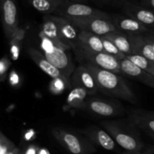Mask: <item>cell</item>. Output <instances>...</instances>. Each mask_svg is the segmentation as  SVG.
I'll use <instances>...</instances> for the list:
<instances>
[{"mask_svg":"<svg viewBox=\"0 0 154 154\" xmlns=\"http://www.w3.org/2000/svg\"><path fill=\"white\" fill-rule=\"evenodd\" d=\"M105 5H119L121 7L123 0H103Z\"/></svg>","mask_w":154,"mask_h":154,"instance_id":"29","label":"cell"},{"mask_svg":"<svg viewBox=\"0 0 154 154\" xmlns=\"http://www.w3.org/2000/svg\"><path fill=\"white\" fill-rule=\"evenodd\" d=\"M150 135V136L151 137V138L154 140V134H150V135Z\"/></svg>","mask_w":154,"mask_h":154,"instance_id":"34","label":"cell"},{"mask_svg":"<svg viewBox=\"0 0 154 154\" xmlns=\"http://www.w3.org/2000/svg\"><path fill=\"white\" fill-rule=\"evenodd\" d=\"M45 36L48 38L51 43L57 48H60L62 50L68 51L69 49H72L69 46H68L63 41L57 25L54 21L51 19L50 15H44L43 23L42 25V31Z\"/></svg>","mask_w":154,"mask_h":154,"instance_id":"18","label":"cell"},{"mask_svg":"<svg viewBox=\"0 0 154 154\" xmlns=\"http://www.w3.org/2000/svg\"><path fill=\"white\" fill-rule=\"evenodd\" d=\"M54 15L68 19H81L92 17H111V15L99 9L81 3H75L66 0L64 4L58 9Z\"/></svg>","mask_w":154,"mask_h":154,"instance_id":"6","label":"cell"},{"mask_svg":"<svg viewBox=\"0 0 154 154\" xmlns=\"http://www.w3.org/2000/svg\"><path fill=\"white\" fill-rule=\"evenodd\" d=\"M129 120L137 128L145 132L147 135L154 134V119L144 114L143 110L132 111Z\"/></svg>","mask_w":154,"mask_h":154,"instance_id":"20","label":"cell"},{"mask_svg":"<svg viewBox=\"0 0 154 154\" xmlns=\"http://www.w3.org/2000/svg\"><path fill=\"white\" fill-rule=\"evenodd\" d=\"M147 35H148L149 40H150V43H151V45H153V49H154V36L152 34H150V32H147Z\"/></svg>","mask_w":154,"mask_h":154,"instance_id":"30","label":"cell"},{"mask_svg":"<svg viewBox=\"0 0 154 154\" xmlns=\"http://www.w3.org/2000/svg\"><path fill=\"white\" fill-rule=\"evenodd\" d=\"M76 48L91 52L105 53L102 37L84 30L80 31Z\"/></svg>","mask_w":154,"mask_h":154,"instance_id":"19","label":"cell"},{"mask_svg":"<svg viewBox=\"0 0 154 154\" xmlns=\"http://www.w3.org/2000/svg\"><path fill=\"white\" fill-rule=\"evenodd\" d=\"M51 134L60 144L73 154H86L93 149L88 140L73 131L55 127L51 131Z\"/></svg>","mask_w":154,"mask_h":154,"instance_id":"5","label":"cell"},{"mask_svg":"<svg viewBox=\"0 0 154 154\" xmlns=\"http://www.w3.org/2000/svg\"><path fill=\"white\" fill-rule=\"evenodd\" d=\"M65 87L66 88H71L69 84L66 83V81L63 79H53L52 84H51V89L54 90V92H61L64 90Z\"/></svg>","mask_w":154,"mask_h":154,"instance_id":"26","label":"cell"},{"mask_svg":"<svg viewBox=\"0 0 154 154\" xmlns=\"http://www.w3.org/2000/svg\"><path fill=\"white\" fill-rule=\"evenodd\" d=\"M82 65L85 66L94 75L99 91L116 99L132 104L138 103V99L134 92L120 75L87 63Z\"/></svg>","mask_w":154,"mask_h":154,"instance_id":"1","label":"cell"},{"mask_svg":"<svg viewBox=\"0 0 154 154\" xmlns=\"http://www.w3.org/2000/svg\"><path fill=\"white\" fill-rule=\"evenodd\" d=\"M87 92L81 87H72L66 99V103L69 106L77 109H86Z\"/></svg>","mask_w":154,"mask_h":154,"instance_id":"23","label":"cell"},{"mask_svg":"<svg viewBox=\"0 0 154 154\" xmlns=\"http://www.w3.org/2000/svg\"><path fill=\"white\" fill-rule=\"evenodd\" d=\"M149 32H150V34L153 35L154 36V29H150V31H149Z\"/></svg>","mask_w":154,"mask_h":154,"instance_id":"33","label":"cell"},{"mask_svg":"<svg viewBox=\"0 0 154 154\" xmlns=\"http://www.w3.org/2000/svg\"><path fill=\"white\" fill-rule=\"evenodd\" d=\"M111 18L117 30L126 34L147 33L151 29L126 15L116 14L111 15Z\"/></svg>","mask_w":154,"mask_h":154,"instance_id":"14","label":"cell"},{"mask_svg":"<svg viewBox=\"0 0 154 154\" xmlns=\"http://www.w3.org/2000/svg\"><path fill=\"white\" fill-rule=\"evenodd\" d=\"M75 55L79 60L84 62L83 64L93 65L102 69L110 71L117 75H122L120 60L107 53H98L87 51L81 48L73 49Z\"/></svg>","mask_w":154,"mask_h":154,"instance_id":"4","label":"cell"},{"mask_svg":"<svg viewBox=\"0 0 154 154\" xmlns=\"http://www.w3.org/2000/svg\"><path fill=\"white\" fill-rule=\"evenodd\" d=\"M69 1L75 3H81V4H86L87 3H90V2H93L96 3L98 5H105L103 0H69Z\"/></svg>","mask_w":154,"mask_h":154,"instance_id":"28","label":"cell"},{"mask_svg":"<svg viewBox=\"0 0 154 154\" xmlns=\"http://www.w3.org/2000/svg\"><path fill=\"white\" fill-rule=\"evenodd\" d=\"M102 42H103L104 49H105V53L110 54V55L113 56V57H116L119 60H123L125 58H126V56L124 54L121 52L114 44L111 42H110L108 39H105L102 38Z\"/></svg>","mask_w":154,"mask_h":154,"instance_id":"25","label":"cell"},{"mask_svg":"<svg viewBox=\"0 0 154 154\" xmlns=\"http://www.w3.org/2000/svg\"><path fill=\"white\" fill-rule=\"evenodd\" d=\"M29 56L32 60V61L40 68L41 70L43 71L45 74L51 77L52 79H63L66 81L69 87L72 88V84L70 81H68L60 70L56 66H54L48 59L45 57L43 52L33 48H29L27 50Z\"/></svg>","mask_w":154,"mask_h":154,"instance_id":"13","label":"cell"},{"mask_svg":"<svg viewBox=\"0 0 154 154\" xmlns=\"http://www.w3.org/2000/svg\"><path fill=\"white\" fill-rule=\"evenodd\" d=\"M127 35L132 46V54L142 56L154 62V49L147 33L127 34Z\"/></svg>","mask_w":154,"mask_h":154,"instance_id":"16","label":"cell"},{"mask_svg":"<svg viewBox=\"0 0 154 154\" xmlns=\"http://www.w3.org/2000/svg\"><path fill=\"white\" fill-rule=\"evenodd\" d=\"M69 20H71L80 30L89 32L100 37L110 32L118 31L113 23L111 17H92L81 19Z\"/></svg>","mask_w":154,"mask_h":154,"instance_id":"7","label":"cell"},{"mask_svg":"<svg viewBox=\"0 0 154 154\" xmlns=\"http://www.w3.org/2000/svg\"><path fill=\"white\" fill-rule=\"evenodd\" d=\"M72 87H81L87 92L89 96L96 94L99 91L97 82L94 75L84 65L75 68L71 77Z\"/></svg>","mask_w":154,"mask_h":154,"instance_id":"10","label":"cell"},{"mask_svg":"<svg viewBox=\"0 0 154 154\" xmlns=\"http://www.w3.org/2000/svg\"><path fill=\"white\" fill-rule=\"evenodd\" d=\"M143 111H144V114H147V116H149V117H152V118L154 119V111H144V110H143Z\"/></svg>","mask_w":154,"mask_h":154,"instance_id":"31","label":"cell"},{"mask_svg":"<svg viewBox=\"0 0 154 154\" xmlns=\"http://www.w3.org/2000/svg\"><path fill=\"white\" fill-rule=\"evenodd\" d=\"M117 144L129 151H136L142 147L136 126L131 120H105L100 123Z\"/></svg>","mask_w":154,"mask_h":154,"instance_id":"2","label":"cell"},{"mask_svg":"<svg viewBox=\"0 0 154 154\" xmlns=\"http://www.w3.org/2000/svg\"><path fill=\"white\" fill-rule=\"evenodd\" d=\"M81 134L85 135L92 142L98 144L107 150H113L115 147V141L112 137L104 129L96 126H90L81 129Z\"/></svg>","mask_w":154,"mask_h":154,"instance_id":"17","label":"cell"},{"mask_svg":"<svg viewBox=\"0 0 154 154\" xmlns=\"http://www.w3.org/2000/svg\"><path fill=\"white\" fill-rule=\"evenodd\" d=\"M137 2H138V3L141 5L151 9L154 11V0H139Z\"/></svg>","mask_w":154,"mask_h":154,"instance_id":"27","label":"cell"},{"mask_svg":"<svg viewBox=\"0 0 154 154\" xmlns=\"http://www.w3.org/2000/svg\"><path fill=\"white\" fill-rule=\"evenodd\" d=\"M2 21L6 38H12L19 29L18 6L16 0H0Z\"/></svg>","mask_w":154,"mask_h":154,"instance_id":"8","label":"cell"},{"mask_svg":"<svg viewBox=\"0 0 154 154\" xmlns=\"http://www.w3.org/2000/svg\"><path fill=\"white\" fill-rule=\"evenodd\" d=\"M40 37L42 39V49L45 57L71 82V77L75 67L69 53L54 46L42 32H41Z\"/></svg>","mask_w":154,"mask_h":154,"instance_id":"3","label":"cell"},{"mask_svg":"<svg viewBox=\"0 0 154 154\" xmlns=\"http://www.w3.org/2000/svg\"><path fill=\"white\" fill-rule=\"evenodd\" d=\"M120 68L122 75L154 89V75L140 69L130 60L126 58L120 60Z\"/></svg>","mask_w":154,"mask_h":154,"instance_id":"15","label":"cell"},{"mask_svg":"<svg viewBox=\"0 0 154 154\" xmlns=\"http://www.w3.org/2000/svg\"><path fill=\"white\" fill-rule=\"evenodd\" d=\"M123 14L150 29H154V11L137 1H127L121 6Z\"/></svg>","mask_w":154,"mask_h":154,"instance_id":"9","label":"cell"},{"mask_svg":"<svg viewBox=\"0 0 154 154\" xmlns=\"http://www.w3.org/2000/svg\"><path fill=\"white\" fill-rule=\"evenodd\" d=\"M102 38L108 39L110 42H112L126 57L132 54V46H131L130 42H129V39L126 33L117 31L108 33V34L102 36Z\"/></svg>","mask_w":154,"mask_h":154,"instance_id":"22","label":"cell"},{"mask_svg":"<svg viewBox=\"0 0 154 154\" xmlns=\"http://www.w3.org/2000/svg\"><path fill=\"white\" fill-rule=\"evenodd\" d=\"M49 15L57 25L65 43L72 50L75 49L78 46V35L81 30L71 20L68 18L57 15Z\"/></svg>","mask_w":154,"mask_h":154,"instance_id":"11","label":"cell"},{"mask_svg":"<svg viewBox=\"0 0 154 154\" xmlns=\"http://www.w3.org/2000/svg\"><path fill=\"white\" fill-rule=\"evenodd\" d=\"M66 0H28L32 7L44 15H54Z\"/></svg>","mask_w":154,"mask_h":154,"instance_id":"21","label":"cell"},{"mask_svg":"<svg viewBox=\"0 0 154 154\" xmlns=\"http://www.w3.org/2000/svg\"><path fill=\"white\" fill-rule=\"evenodd\" d=\"M127 1H139V0H123V2H122V5H123V3L126 2H127Z\"/></svg>","mask_w":154,"mask_h":154,"instance_id":"32","label":"cell"},{"mask_svg":"<svg viewBox=\"0 0 154 154\" xmlns=\"http://www.w3.org/2000/svg\"><path fill=\"white\" fill-rule=\"evenodd\" d=\"M126 59L136 65L140 69L154 75V62L148 60L146 57L136 54H132L126 57Z\"/></svg>","mask_w":154,"mask_h":154,"instance_id":"24","label":"cell"},{"mask_svg":"<svg viewBox=\"0 0 154 154\" xmlns=\"http://www.w3.org/2000/svg\"><path fill=\"white\" fill-rule=\"evenodd\" d=\"M85 110L96 115L108 117L121 115L124 111L120 104L115 103L112 101L98 99L87 100Z\"/></svg>","mask_w":154,"mask_h":154,"instance_id":"12","label":"cell"}]
</instances>
